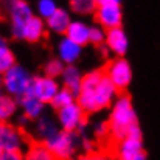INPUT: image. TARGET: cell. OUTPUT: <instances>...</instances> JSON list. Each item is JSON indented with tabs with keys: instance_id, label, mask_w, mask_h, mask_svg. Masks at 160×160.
<instances>
[{
	"instance_id": "cell-4",
	"label": "cell",
	"mask_w": 160,
	"mask_h": 160,
	"mask_svg": "<svg viewBox=\"0 0 160 160\" xmlns=\"http://www.w3.org/2000/svg\"><path fill=\"white\" fill-rule=\"evenodd\" d=\"M121 19H123V12L118 0L97 2V20L100 22L101 28L107 31L113 28H121Z\"/></svg>"
},
{
	"instance_id": "cell-5",
	"label": "cell",
	"mask_w": 160,
	"mask_h": 160,
	"mask_svg": "<svg viewBox=\"0 0 160 160\" xmlns=\"http://www.w3.org/2000/svg\"><path fill=\"white\" fill-rule=\"evenodd\" d=\"M104 75L101 72H90L87 73L84 78H82V86H81V90L78 93V104L81 106L82 110H87V112H95L97 106H95V92H97V87L101 81Z\"/></svg>"
},
{
	"instance_id": "cell-10",
	"label": "cell",
	"mask_w": 160,
	"mask_h": 160,
	"mask_svg": "<svg viewBox=\"0 0 160 160\" xmlns=\"http://www.w3.org/2000/svg\"><path fill=\"white\" fill-rule=\"evenodd\" d=\"M59 92V86L56 82V79L48 78V76H38L33 81V87H31V95L36 97L39 101L45 103H52L53 98Z\"/></svg>"
},
{
	"instance_id": "cell-13",
	"label": "cell",
	"mask_w": 160,
	"mask_h": 160,
	"mask_svg": "<svg viewBox=\"0 0 160 160\" xmlns=\"http://www.w3.org/2000/svg\"><path fill=\"white\" fill-rule=\"evenodd\" d=\"M113 100H117V87L109 81L106 75L101 78L98 87H97V92H95V106L97 110L107 107Z\"/></svg>"
},
{
	"instance_id": "cell-22",
	"label": "cell",
	"mask_w": 160,
	"mask_h": 160,
	"mask_svg": "<svg viewBox=\"0 0 160 160\" xmlns=\"http://www.w3.org/2000/svg\"><path fill=\"white\" fill-rule=\"evenodd\" d=\"M23 160H58L45 145H33L27 151Z\"/></svg>"
},
{
	"instance_id": "cell-26",
	"label": "cell",
	"mask_w": 160,
	"mask_h": 160,
	"mask_svg": "<svg viewBox=\"0 0 160 160\" xmlns=\"http://www.w3.org/2000/svg\"><path fill=\"white\" fill-rule=\"evenodd\" d=\"M58 6L53 0H39L38 2V12H39V17L41 19H50L56 12Z\"/></svg>"
},
{
	"instance_id": "cell-30",
	"label": "cell",
	"mask_w": 160,
	"mask_h": 160,
	"mask_svg": "<svg viewBox=\"0 0 160 160\" xmlns=\"http://www.w3.org/2000/svg\"><path fill=\"white\" fill-rule=\"evenodd\" d=\"M0 160H23V157L20 156V152H3Z\"/></svg>"
},
{
	"instance_id": "cell-15",
	"label": "cell",
	"mask_w": 160,
	"mask_h": 160,
	"mask_svg": "<svg viewBox=\"0 0 160 160\" xmlns=\"http://www.w3.org/2000/svg\"><path fill=\"white\" fill-rule=\"evenodd\" d=\"M65 38L78 44L79 47H82L87 42H90V27L81 20H72L70 27L65 31Z\"/></svg>"
},
{
	"instance_id": "cell-18",
	"label": "cell",
	"mask_w": 160,
	"mask_h": 160,
	"mask_svg": "<svg viewBox=\"0 0 160 160\" xmlns=\"http://www.w3.org/2000/svg\"><path fill=\"white\" fill-rule=\"evenodd\" d=\"M20 107H22L25 117L30 120H39L44 115V103L39 101L33 95H27V97L20 98Z\"/></svg>"
},
{
	"instance_id": "cell-28",
	"label": "cell",
	"mask_w": 160,
	"mask_h": 160,
	"mask_svg": "<svg viewBox=\"0 0 160 160\" xmlns=\"http://www.w3.org/2000/svg\"><path fill=\"white\" fill-rule=\"evenodd\" d=\"M106 30L101 27H90V42L95 45H101L106 42Z\"/></svg>"
},
{
	"instance_id": "cell-20",
	"label": "cell",
	"mask_w": 160,
	"mask_h": 160,
	"mask_svg": "<svg viewBox=\"0 0 160 160\" xmlns=\"http://www.w3.org/2000/svg\"><path fill=\"white\" fill-rule=\"evenodd\" d=\"M42 36H44V22H42L41 17L34 16V17L25 25L20 39H25V41H28V42H38Z\"/></svg>"
},
{
	"instance_id": "cell-37",
	"label": "cell",
	"mask_w": 160,
	"mask_h": 160,
	"mask_svg": "<svg viewBox=\"0 0 160 160\" xmlns=\"http://www.w3.org/2000/svg\"><path fill=\"white\" fill-rule=\"evenodd\" d=\"M3 152H5V151H3V148H2V145H0V156H2Z\"/></svg>"
},
{
	"instance_id": "cell-31",
	"label": "cell",
	"mask_w": 160,
	"mask_h": 160,
	"mask_svg": "<svg viewBox=\"0 0 160 160\" xmlns=\"http://www.w3.org/2000/svg\"><path fill=\"white\" fill-rule=\"evenodd\" d=\"M27 121H28V118H27L25 115L19 118V124H22V126H25V124H27Z\"/></svg>"
},
{
	"instance_id": "cell-36",
	"label": "cell",
	"mask_w": 160,
	"mask_h": 160,
	"mask_svg": "<svg viewBox=\"0 0 160 160\" xmlns=\"http://www.w3.org/2000/svg\"><path fill=\"white\" fill-rule=\"evenodd\" d=\"M2 89H3V76H0V93H2Z\"/></svg>"
},
{
	"instance_id": "cell-16",
	"label": "cell",
	"mask_w": 160,
	"mask_h": 160,
	"mask_svg": "<svg viewBox=\"0 0 160 160\" xmlns=\"http://www.w3.org/2000/svg\"><path fill=\"white\" fill-rule=\"evenodd\" d=\"M82 75L79 72L78 67L75 65H67L62 72V82L65 86L67 90H70L75 97H78L79 90H81V86H82Z\"/></svg>"
},
{
	"instance_id": "cell-12",
	"label": "cell",
	"mask_w": 160,
	"mask_h": 160,
	"mask_svg": "<svg viewBox=\"0 0 160 160\" xmlns=\"http://www.w3.org/2000/svg\"><path fill=\"white\" fill-rule=\"evenodd\" d=\"M104 44H106L109 52L115 53L117 56H120V58L128 52V47H129L128 36H126V33L121 28L109 30L106 33V42Z\"/></svg>"
},
{
	"instance_id": "cell-2",
	"label": "cell",
	"mask_w": 160,
	"mask_h": 160,
	"mask_svg": "<svg viewBox=\"0 0 160 160\" xmlns=\"http://www.w3.org/2000/svg\"><path fill=\"white\" fill-rule=\"evenodd\" d=\"M34 78L20 65H14L11 70H8L3 75V89L6 90V95L12 98H23L27 95H31Z\"/></svg>"
},
{
	"instance_id": "cell-25",
	"label": "cell",
	"mask_w": 160,
	"mask_h": 160,
	"mask_svg": "<svg viewBox=\"0 0 160 160\" xmlns=\"http://www.w3.org/2000/svg\"><path fill=\"white\" fill-rule=\"evenodd\" d=\"M70 5L76 14H90L97 8V2L92 0H73Z\"/></svg>"
},
{
	"instance_id": "cell-35",
	"label": "cell",
	"mask_w": 160,
	"mask_h": 160,
	"mask_svg": "<svg viewBox=\"0 0 160 160\" xmlns=\"http://www.w3.org/2000/svg\"><path fill=\"white\" fill-rule=\"evenodd\" d=\"M93 160H107V159L103 157V156H97V157H93Z\"/></svg>"
},
{
	"instance_id": "cell-21",
	"label": "cell",
	"mask_w": 160,
	"mask_h": 160,
	"mask_svg": "<svg viewBox=\"0 0 160 160\" xmlns=\"http://www.w3.org/2000/svg\"><path fill=\"white\" fill-rule=\"evenodd\" d=\"M16 110L17 101L6 93H0V123H6L8 120H11L16 115Z\"/></svg>"
},
{
	"instance_id": "cell-9",
	"label": "cell",
	"mask_w": 160,
	"mask_h": 160,
	"mask_svg": "<svg viewBox=\"0 0 160 160\" xmlns=\"http://www.w3.org/2000/svg\"><path fill=\"white\" fill-rule=\"evenodd\" d=\"M58 123L61 124L62 131L73 132L84 126V110L78 103H73L70 106L58 110Z\"/></svg>"
},
{
	"instance_id": "cell-7",
	"label": "cell",
	"mask_w": 160,
	"mask_h": 160,
	"mask_svg": "<svg viewBox=\"0 0 160 160\" xmlns=\"http://www.w3.org/2000/svg\"><path fill=\"white\" fill-rule=\"evenodd\" d=\"M34 17L33 14V8L22 0L17 2H11L9 3V19H11V28H12V34L20 39L22 38V31L25 28V25Z\"/></svg>"
},
{
	"instance_id": "cell-33",
	"label": "cell",
	"mask_w": 160,
	"mask_h": 160,
	"mask_svg": "<svg viewBox=\"0 0 160 160\" xmlns=\"http://www.w3.org/2000/svg\"><path fill=\"white\" fill-rule=\"evenodd\" d=\"M135 160H148V157H146V154H145V152H142V154H140Z\"/></svg>"
},
{
	"instance_id": "cell-29",
	"label": "cell",
	"mask_w": 160,
	"mask_h": 160,
	"mask_svg": "<svg viewBox=\"0 0 160 160\" xmlns=\"http://www.w3.org/2000/svg\"><path fill=\"white\" fill-rule=\"evenodd\" d=\"M109 132H110V131H109V123L101 121V123H98V124L95 126V134H97L98 137H104Z\"/></svg>"
},
{
	"instance_id": "cell-3",
	"label": "cell",
	"mask_w": 160,
	"mask_h": 160,
	"mask_svg": "<svg viewBox=\"0 0 160 160\" xmlns=\"http://www.w3.org/2000/svg\"><path fill=\"white\" fill-rule=\"evenodd\" d=\"M44 145L50 149V152L58 160H65V159H70L73 156V152L76 151L78 140H76V135L73 132L59 131L54 137H52L50 140H47Z\"/></svg>"
},
{
	"instance_id": "cell-11",
	"label": "cell",
	"mask_w": 160,
	"mask_h": 160,
	"mask_svg": "<svg viewBox=\"0 0 160 160\" xmlns=\"http://www.w3.org/2000/svg\"><path fill=\"white\" fill-rule=\"evenodd\" d=\"M0 145L5 152H20L23 148L22 134L16 128L6 123H0Z\"/></svg>"
},
{
	"instance_id": "cell-27",
	"label": "cell",
	"mask_w": 160,
	"mask_h": 160,
	"mask_svg": "<svg viewBox=\"0 0 160 160\" xmlns=\"http://www.w3.org/2000/svg\"><path fill=\"white\" fill-rule=\"evenodd\" d=\"M65 65L59 61V59H50L45 65V76L48 78H58V76H62V72H64Z\"/></svg>"
},
{
	"instance_id": "cell-6",
	"label": "cell",
	"mask_w": 160,
	"mask_h": 160,
	"mask_svg": "<svg viewBox=\"0 0 160 160\" xmlns=\"http://www.w3.org/2000/svg\"><path fill=\"white\" fill-rule=\"evenodd\" d=\"M143 152V145H142V131L140 126L135 124L128 135L120 140L118 145V160H135Z\"/></svg>"
},
{
	"instance_id": "cell-1",
	"label": "cell",
	"mask_w": 160,
	"mask_h": 160,
	"mask_svg": "<svg viewBox=\"0 0 160 160\" xmlns=\"http://www.w3.org/2000/svg\"><path fill=\"white\" fill-rule=\"evenodd\" d=\"M137 113L132 106V101L128 95H120L113 101L110 118H109V131L117 140H123L128 132L135 126Z\"/></svg>"
},
{
	"instance_id": "cell-24",
	"label": "cell",
	"mask_w": 160,
	"mask_h": 160,
	"mask_svg": "<svg viewBox=\"0 0 160 160\" xmlns=\"http://www.w3.org/2000/svg\"><path fill=\"white\" fill-rule=\"evenodd\" d=\"M14 65H16L14 64V54L8 48V45L0 47V75H5Z\"/></svg>"
},
{
	"instance_id": "cell-32",
	"label": "cell",
	"mask_w": 160,
	"mask_h": 160,
	"mask_svg": "<svg viewBox=\"0 0 160 160\" xmlns=\"http://www.w3.org/2000/svg\"><path fill=\"white\" fill-rule=\"evenodd\" d=\"M75 160H93V157H89V156H81V157H78V159Z\"/></svg>"
},
{
	"instance_id": "cell-8",
	"label": "cell",
	"mask_w": 160,
	"mask_h": 160,
	"mask_svg": "<svg viewBox=\"0 0 160 160\" xmlns=\"http://www.w3.org/2000/svg\"><path fill=\"white\" fill-rule=\"evenodd\" d=\"M106 76L109 78V81L117 87V90L128 87L131 79H132L131 64L124 58H118V59L112 61L106 70Z\"/></svg>"
},
{
	"instance_id": "cell-19",
	"label": "cell",
	"mask_w": 160,
	"mask_h": 160,
	"mask_svg": "<svg viewBox=\"0 0 160 160\" xmlns=\"http://www.w3.org/2000/svg\"><path fill=\"white\" fill-rule=\"evenodd\" d=\"M70 23H72L70 14L64 8H58L56 12L47 20V25L53 33H65L67 28L70 27Z\"/></svg>"
},
{
	"instance_id": "cell-23",
	"label": "cell",
	"mask_w": 160,
	"mask_h": 160,
	"mask_svg": "<svg viewBox=\"0 0 160 160\" xmlns=\"http://www.w3.org/2000/svg\"><path fill=\"white\" fill-rule=\"evenodd\" d=\"M75 103V95L70 92V90H67L65 87L64 89H59V92H58V95L53 98V101H52V104L56 110H61V109H64V107L70 106V104H73Z\"/></svg>"
},
{
	"instance_id": "cell-34",
	"label": "cell",
	"mask_w": 160,
	"mask_h": 160,
	"mask_svg": "<svg viewBox=\"0 0 160 160\" xmlns=\"http://www.w3.org/2000/svg\"><path fill=\"white\" fill-rule=\"evenodd\" d=\"M5 45H6V41L3 38H0V47H5Z\"/></svg>"
},
{
	"instance_id": "cell-17",
	"label": "cell",
	"mask_w": 160,
	"mask_h": 160,
	"mask_svg": "<svg viewBox=\"0 0 160 160\" xmlns=\"http://www.w3.org/2000/svg\"><path fill=\"white\" fill-rule=\"evenodd\" d=\"M59 132L58 129V123L53 117L50 115H42L38 121H36V134L39 138H42L44 142L50 140L52 137H54Z\"/></svg>"
},
{
	"instance_id": "cell-14",
	"label": "cell",
	"mask_w": 160,
	"mask_h": 160,
	"mask_svg": "<svg viewBox=\"0 0 160 160\" xmlns=\"http://www.w3.org/2000/svg\"><path fill=\"white\" fill-rule=\"evenodd\" d=\"M58 56H59L58 59L62 64L73 65L81 56V47L75 44L73 41H70L68 38H64L58 45Z\"/></svg>"
}]
</instances>
